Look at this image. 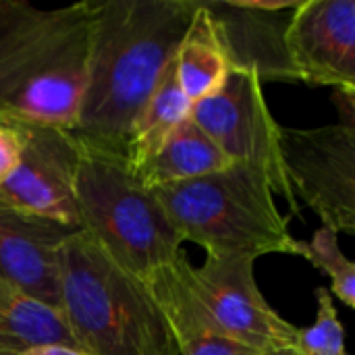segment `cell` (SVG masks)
Wrapping results in <instances>:
<instances>
[{"label": "cell", "mask_w": 355, "mask_h": 355, "mask_svg": "<svg viewBox=\"0 0 355 355\" xmlns=\"http://www.w3.org/2000/svg\"><path fill=\"white\" fill-rule=\"evenodd\" d=\"M0 355H4V354H0Z\"/></svg>", "instance_id": "23"}, {"label": "cell", "mask_w": 355, "mask_h": 355, "mask_svg": "<svg viewBox=\"0 0 355 355\" xmlns=\"http://www.w3.org/2000/svg\"><path fill=\"white\" fill-rule=\"evenodd\" d=\"M94 0L37 8L0 0V112L73 131Z\"/></svg>", "instance_id": "2"}, {"label": "cell", "mask_w": 355, "mask_h": 355, "mask_svg": "<svg viewBox=\"0 0 355 355\" xmlns=\"http://www.w3.org/2000/svg\"><path fill=\"white\" fill-rule=\"evenodd\" d=\"M191 106L193 104L187 100V96L183 94L177 81L175 64L171 62L135 119L131 141H129V158H127L131 168L152 158L164 146L171 133L185 119H189Z\"/></svg>", "instance_id": "17"}, {"label": "cell", "mask_w": 355, "mask_h": 355, "mask_svg": "<svg viewBox=\"0 0 355 355\" xmlns=\"http://www.w3.org/2000/svg\"><path fill=\"white\" fill-rule=\"evenodd\" d=\"M316 320L312 327L300 329L295 339L297 355H349L345 349V329L339 320L335 300L329 289H316Z\"/></svg>", "instance_id": "19"}, {"label": "cell", "mask_w": 355, "mask_h": 355, "mask_svg": "<svg viewBox=\"0 0 355 355\" xmlns=\"http://www.w3.org/2000/svg\"><path fill=\"white\" fill-rule=\"evenodd\" d=\"M15 355H87L83 349L71 343H46V345H35L29 349H23Z\"/></svg>", "instance_id": "21"}, {"label": "cell", "mask_w": 355, "mask_h": 355, "mask_svg": "<svg viewBox=\"0 0 355 355\" xmlns=\"http://www.w3.org/2000/svg\"><path fill=\"white\" fill-rule=\"evenodd\" d=\"M21 146L23 141L17 119L6 112H0V187L15 173L21 158Z\"/></svg>", "instance_id": "20"}, {"label": "cell", "mask_w": 355, "mask_h": 355, "mask_svg": "<svg viewBox=\"0 0 355 355\" xmlns=\"http://www.w3.org/2000/svg\"><path fill=\"white\" fill-rule=\"evenodd\" d=\"M233 160L191 121L185 119L146 162L133 168L150 189L187 183L231 166Z\"/></svg>", "instance_id": "14"}, {"label": "cell", "mask_w": 355, "mask_h": 355, "mask_svg": "<svg viewBox=\"0 0 355 355\" xmlns=\"http://www.w3.org/2000/svg\"><path fill=\"white\" fill-rule=\"evenodd\" d=\"M173 64L177 81L191 104L220 89L231 73L218 29L202 0H198V8L177 46Z\"/></svg>", "instance_id": "15"}, {"label": "cell", "mask_w": 355, "mask_h": 355, "mask_svg": "<svg viewBox=\"0 0 355 355\" xmlns=\"http://www.w3.org/2000/svg\"><path fill=\"white\" fill-rule=\"evenodd\" d=\"M15 119L23 141L21 158L0 187V200L27 214L79 229L75 179L81 146L69 129Z\"/></svg>", "instance_id": "9"}, {"label": "cell", "mask_w": 355, "mask_h": 355, "mask_svg": "<svg viewBox=\"0 0 355 355\" xmlns=\"http://www.w3.org/2000/svg\"><path fill=\"white\" fill-rule=\"evenodd\" d=\"M75 204L79 231L129 275L146 281L181 258V235L127 160L83 150Z\"/></svg>", "instance_id": "5"}, {"label": "cell", "mask_w": 355, "mask_h": 355, "mask_svg": "<svg viewBox=\"0 0 355 355\" xmlns=\"http://www.w3.org/2000/svg\"><path fill=\"white\" fill-rule=\"evenodd\" d=\"M189 119L233 162L262 171L275 196L289 202L293 216L300 214L281 156V125L266 104L256 73L231 71L220 89L191 106Z\"/></svg>", "instance_id": "6"}, {"label": "cell", "mask_w": 355, "mask_h": 355, "mask_svg": "<svg viewBox=\"0 0 355 355\" xmlns=\"http://www.w3.org/2000/svg\"><path fill=\"white\" fill-rule=\"evenodd\" d=\"M254 258L206 254L202 266L185 260V279L220 329L260 355H283L295 349L297 327L285 320L262 295Z\"/></svg>", "instance_id": "7"}, {"label": "cell", "mask_w": 355, "mask_h": 355, "mask_svg": "<svg viewBox=\"0 0 355 355\" xmlns=\"http://www.w3.org/2000/svg\"><path fill=\"white\" fill-rule=\"evenodd\" d=\"M281 156L295 200L331 231L355 233V127H281Z\"/></svg>", "instance_id": "8"}, {"label": "cell", "mask_w": 355, "mask_h": 355, "mask_svg": "<svg viewBox=\"0 0 355 355\" xmlns=\"http://www.w3.org/2000/svg\"><path fill=\"white\" fill-rule=\"evenodd\" d=\"M46 343H73L58 308L0 277V354L15 355Z\"/></svg>", "instance_id": "16"}, {"label": "cell", "mask_w": 355, "mask_h": 355, "mask_svg": "<svg viewBox=\"0 0 355 355\" xmlns=\"http://www.w3.org/2000/svg\"><path fill=\"white\" fill-rule=\"evenodd\" d=\"M198 0H94L73 137L85 152L129 158L137 114L173 62Z\"/></svg>", "instance_id": "1"}, {"label": "cell", "mask_w": 355, "mask_h": 355, "mask_svg": "<svg viewBox=\"0 0 355 355\" xmlns=\"http://www.w3.org/2000/svg\"><path fill=\"white\" fill-rule=\"evenodd\" d=\"M58 310L87 355H177L146 281L114 264L83 231L58 254Z\"/></svg>", "instance_id": "3"}, {"label": "cell", "mask_w": 355, "mask_h": 355, "mask_svg": "<svg viewBox=\"0 0 355 355\" xmlns=\"http://www.w3.org/2000/svg\"><path fill=\"white\" fill-rule=\"evenodd\" d=\"M297 256L331 279V295L347 308H355V264L341 252L335 231L320 227L312 241H297Z\"/></svg>", "instance_id": "18"}, {"label": "cell", "mask_w": 355, "mask_h": 355, "mask_svg": "<svg viewBox=\"0 0 355 355\" xmlns=\"http://www.w3.org/2000/svg\"><path fill=\"white\" fill-rule=\"evenodd\" d=\"M285 44L297 81L355 94L354 0H302Z\"/></svg>", "instance_id": "10"}, {"label": "cell", "mask_w": 355, "mask_h": 355, "mask_svg": "<svg viewBox=\"0 0 355 355\" xmlns=\"http://www.w3.org/2000/svg\"><path fill=\"white\" fill-rule=\"evenodd\" d=\"M283 355H297V354H293V352H289V354H283Z\"/></svg>", "instance_id": "22"}, {"label": "cell", "mask_w": 355, "mask_h": 355, "mask_svg": "<svg viewBox=\"0 0 355 355\" xmlns=\"http://www.w3.org/2000/svg\"><path fill=\"white\" fill-rule=\"evenodd\" d=\"M185 258L152 272L146 279L168 331L177 355H260L231 339L185 279Z\"/></svg>", "instance_id": "13"}, {"label": "cell", "mask_w": 355, "mask_h": 355, "mask_svg": "<svg viewBox=\"0 0 355 355\" xmlns=\"http://www.w3.org/2000/svg\"><path fill=\"white\" fill-rule=\"evenodd\" d=\"M75 231L0 200V277L58 308V254Z\"/></svg>", "instance_id": "12"}, {"label": "cell", "mask_w": 355, "mask_h": 355, "mask_svg": "<svg viewBox=\"0 0 355 355\" xmlns=\"http://www.w3.org/2000/svg\"><path fill=\"white\" fill-rule=\"evenodd\" d=\"M158 202L183 243L191 241L214 256L262 258L297 256V239L281 214L266 175L237 164L212 175L156 187Z\"/></svg>", "instance_id": "4"}, {"label": "cell", "mask_w": 355, "mask_h": 355, "mask_svg": "<svg viewBox=\"0 0 355 355\" xmlns=\"http://www.w3.org/2000/svg\"><path fill=\"white\" fill-rule=\"evenodd\" d=\"M302 0H202L223 40L231 71L260 81H297L285 33Z\"/></svg>", "instance_id": "11"}]
</instances>
